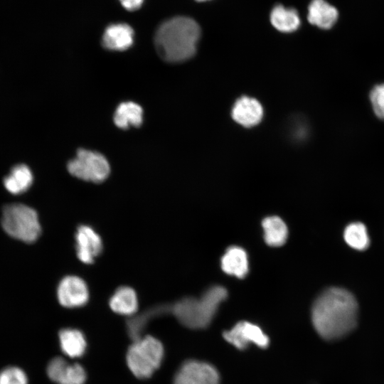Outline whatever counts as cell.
<instances>
[{
    "label": "cell",
    "instance_id": "cell-1",
    "mask_svg": "<svg viewBox=\"0 0 384 384\" xmlns=\"http://www.w3.org/2000/svg\"><path fill=\"white\" fill-rule=\"evenodd\" d=\"M358 304L348 290L331 287L324 291L311 308V321L317 334L326 341L343 338L358 321Z\"/></svg>",
    "mask_w": 384,
    "mask_h": 384
},
{
    "label": "cell",
    "instance_id": "cell-2",
    "mask_svg": "<svg viewBox=\"0 0 384 384\" xmlns=\"http://www.w3.org/2000/svg\"><path fill=\"white\" fill-rule=\"evenodd\" d=\"M200 36V27L193 19L176 16L164 21L158 28L154 44L163 60L180 63L194 55Z\"/></svg>",
    "mask_w": 384,
    "mask_h": 384
},
{
    "label": "cell",
    "instance_id": "cell-3",
    "mask_svg": "<svg viewBox=\"0 0 384 384\" xmlns=\"http://www.w3.org/2000/svg\"><path fill=\"white\" fill-rule=\"evenodd\" d=\"M227 295L224 287L214 286L198 298L186 297L171 304V313L185 327L204 329L213 321Z\"/></svg>",
    "mask_w": 384,
    "mask_h": 384
},
{
    "label": "cell",
    "instance_id": "cell-4",
    "mask_svg": "<svg viewBox=\"0 0 384 384\" xmlns=\"http://www.w3.org/2000/svg\"><path fill=\"white\" fill-rule=\"evenodd\" d=\"M164 356V347L159 340L143 336L129 347L126 359L129 370L137 378L146 379L160 367Z\"/></svg>",
    "mask_w": 384,
    "mask_h": 384
},
{
    "label": "cell",
    "instance_id": "cell-5",
    "mask_svg": "<svg viewBox=\"0 0 384 384\" xmlns=\"http://www.w3.org/2000/svg\"><path fill=\"white\" fill-rule=\"evenodd\" d=\"M1 225L8 235L25 242H35L41 233L36 211L20 203L4 207Z\"/></svg>",
    "mask_w": 384,
    "mask_h": 384
},
{
    "label": "cell",
    "instance_id": "cell-6",
    "mask_svg": "<svg viewBox=\"0 0 384 384\" xmlns=\"http://www.w3.org/2000/svg\"><path fill=\"white\" fill-rule=\"evenodd\" d=\"M67 167L72 176L94 183L104 181L110 172V164L103 155L86 149L78 150Z\"/></svg>",
    "mask_w": 384,
    "mask_h": 384
},
{
    "label": "cell",
    "instance_id": "cell-7",
    "mask_svg": "<svg viewBox=\"0 0 384 384\" xmlns=\"http://www.w3.org/2000/svg\"><path fill=\"white\" fill-rule=\"evenodd\" d=\"M226 342L238 350L244 351L252 346L260 349H266L270 343V337L257 324L241 321L231 329L223 333Z\"/></svg>",
    "mask_w": 384,
    "mask_h": 384
},
{
    "label": "cell",
    "instance_id": "cell-8",
    "mask_svg": "<svg viewBox=\"0 0 384 384\" xmlns=\"http://www.w3.org/2000/svg\"><path fill=\"white\" fill-rule=\"evenodd\" d=\"M173 384H220L218 369L198 359L185 361L176 372Z\"/></svg>",
    "mask_w": 384,
    "mask_h": 384
},
{
    "label": "cell",
    "instance_id": "cell-9",
    "mask_svg": "<svg viewBox=\"0 0 384 384\" xmlns=\"http://www.w3.org/2000/svg\"><path fill=\"white\" fill-rule=\"evenodd\" d=\"M57 297L59 303L64 307H80L88 301V287L80 277L68 275L60 282L57 289Z\"/></svg>",
    "mask_w": 384,
    "mask_h": 384
},
{
    "label": "cell",
    "instance_id": "cell-10",
    "mask_svg": "<svg viewBox=\"0 0 384 384\" xmlns=\"http://www.w3.org/2000/svg\"><path fill=\"white\" fill-rule=\"evenodd\" d=\"M47 374L57 384H84L87 378L81 365L69 364L62 357H55L48 363Z\"/></svg>",
    "mask_w": 384,
    "mask_h": 384
},
{
    "label": "cell",
    "instance_id": "cell-11",
    "mask_svg": "<svg viewBox=\"0 0 384 384\" xmlns=\"http://www.w3.org/2000/svg\"><path fill=\"white\" fill-rule=\"evenodd\" d=\"M75 242L77 256L83 263L92 264L102 252L101 238L89 225H81L78 228Z\"/></svg>",
    "mask_w": 384,
    "mask_h": 384
},
{
    "label": "cell",
    "instance_id": "cell-12",
    "mask_svg": "<svg viewBox=\"0 0 384 384\" xmlns=\"http://www.w3.org/2000/svg\"><path fill=\"white\" fill-rule=\"evenodd\" d=\"M263 115L264 110L260 102L247 96L238 99L231 112L234 121L246 128L257 125L262 121Z\"/></svg>",
    "mask_w": 384,
    "mask_h": 384
},
{
    "label": "cell",
    "instance_id": "cell-13",
    "mask_svg": "<svg viewBox=\"0 0 384 384\" xmlns=\"http://www.w3.org/2000/svg\"><path fill=\"white\" fill-rule=\"evenodd\" d=\"M134 31L126 23H114L107 26L102 39V46L111 50H124L133 43Z\"/></svg>",
    "mask_w": 384,
    "mask_h": 384
},
{
    "label": "cell",
    "instance_id": "cell-14",
    "mask_svg": "<svg viewBox=\"0 0 384 384\" xmlns=\"http://www.w3.org/2000/svg\"><path fill=\"white\" fill-rule=\"evenodd\" d=\"M338 16L337 9L325 0H312L308 7L310 23L322 29L331 28Z\"/></svg>",
    "mask_w": 384,
    "mask_h": 384
},
{
    "label": "cell",
    "instance_id": "cell-15",
    "mask_svg": "<svg viewBox=\"0 0 384 384\" xmlns=\"http://www.w3.org/2000/svg\"><path fill=\"white\" fill-rule=\"evenodd\" d=\"M169 313H171V304H161L151 307L139 315L132 316L127 321L129 336L133 341L142 338L150 320Z\"/></svg>",
    "mask_w": 384,
    "mask_h": 384
},
{
    "label": "cell",
    "instance_id": "cell-16",
    "mask_svg": "<svg viewBox=\"0 0 384 384\" xmlns=\"http://www.w3.org/2000/svg\"><path fill=\"white\" fill-rule=\"evenodd\" d=\"M221 267L228 274L243 278L248 272L246 252L238 246L228 247L221 258Z\"/></svg>",
    "mask_w": 384,
    "mask_h": 384
},
{
    "label": "cell",
    "instance_id": "cell-17",
    "mask_svg": "<svg viewBox=\"0 0 384 384\" xmlns=\"http://www.w3.org/2000/svg\"><path fill=\"white\" fill-rule=\"evenodd\" d=\"M109 305L115 313L132 316L134 315L138 309L137 294L129 287H121L111 297Z\"/></svg>",
    "mask_w": 384,
    "mask_h": 384
},
{
    "label": "cell",
    "instance_id": "cell-18",
    "mask_svg": "<svg viewBox=\"0 0 384 384\" xmlns=\"http://www.w3.org/2000/svg\"><path fill=\"white\" fill-rule=\"evenodd\" d=\"M59 341L62 351L70 358L82 356L87 348L84 334L75 329H63L59 332Z\"/></svg>",
    "mask_w": 384,
    "mask_h": 384
},
{
    "label": "cell",
    "instance_id": "cell-19",
    "mask_svg": "<svg viewBox=\"0 0 384 384\" xmlns=\"http://www.w3.org/2000/svg\"><path fill=\"white\" fill-rule=\"evenodd\" d=\"M143 120V110L140 105L133 102L121 103L114 114V122L121 129L139 127Z\"/></svg>",
    "mask_w": 384,
    "mask_h": 384
},
{
    "label": "cell",
    "instance_id": "cell-20",
    "mask_svg": "<svg viewBox=\"0 0 384 384\" xmlns=\"http://www.w3.org/2000/svg\"><path fill=\"white\" fill-rule=\"evenodd\" d=\"M33 182V174L30 169L24 165L15 166L9 175L4 179L6 190L12 194H19L29 188Z\"/></svg>",
    "mask_w": 384,
    "mask_h": 384
},
{
    "label": "cell",
    "instance_id": "cell-21",
    "mask_svg": "<svg viewBox=\"0 0 384 384\" xmlns=\"http://www.w3.org/2000/svg\"><path fill=\"white\" fill-rule=\"evenodd\" d=\"M270 21L276 29L285 33L296 31L300 25L297 11L282 5H277L273 8L270 14Z\"/></svg>",
    "mask_w": 384,
    "mask_h": 384
},
{
    "label": "cell",
    "instance_id": "cell-22",
    "mask_svg": "<svg viewBox=\"0 0 384 384\" xmlns=\"http://www.w3.org/2000/svg\"><path fill=\"white\" fill-rule=\"evenodd\" d=\"M264 238L270 246L282 245L287 238L288 230L285 223L277 216L265 218L262 223Z\"/></svg>",
    "mask_w": 384,
    "mask_h": 384
},
{
    "label": "cell",
    "instance_id": "cell-23",
    "mask_svg": "<svg viewBox=\"0 0 384 384\" xmlns=\"http://www.w3.org/2000/svg\"><path fill=\"white\" fill-rule=\"evenodd\" d=\"M344 239L351 247L363 250L369 245V238L366 226L361 223L349 224L344 230Z\"/></svg>",
    "mask_w": 384,
    "mask_h": 384
},
{
    "label": "cell",
    "instance_id": "cell-24",
    "mask_svg": "<svg viewBox=\"0 0 384 384\" xmlns=\"http://www.w3.org/2000/svg\"><path fill=\"white\" fill-rule=\"evenodd\" d=\"M0 384H28V380L21 369L9 367L0 372Z\"/></svg>",
    "mask_w": 384,
    "mask_h": 384
},
{
    "label": "cell",
    "instance_id": "cell-25",
    "mask_svg": "<svg viewBox=\"0 0 384 384\" xmlns=\"http://www.w3.org/2000/svg\"><path fill=\"white\" fill-rule=\"evenodd\" d=\"M370 101L375 114L384 119V83L373 87L370 92Z\"/></svg>",
    "mask_w": 384,
    "mask_h": 384
},
{
    "label": "cell",
    "instance_id": "cell-26",
    "mask_svg": "<svg viewBox=\"0 0 384 384\" xmlns=\"http://www.w3.org/2000/svg\"><path fill=\"white\" fill-rule=\"evenodd\" d=\"M124 8L134 11L140 8L144 0H119Z\"/></svg>",
    "mask_w": 384,
    "mask_h": 384
},
{
    "label": "cell",
    "instance_id": "cell-27",
    "mask_svg": "<svg viewBox=\"0 0 384 384\" xmlns=\"http://www.w3.org/2000/svg\"><path fill=\"white\" fill-rule=\"evenodd\" d=\"M196 1H207V0H196Z\"/></svg>",
    "mask_w": 384,
    "mask_h": 384
}]
</instances>
